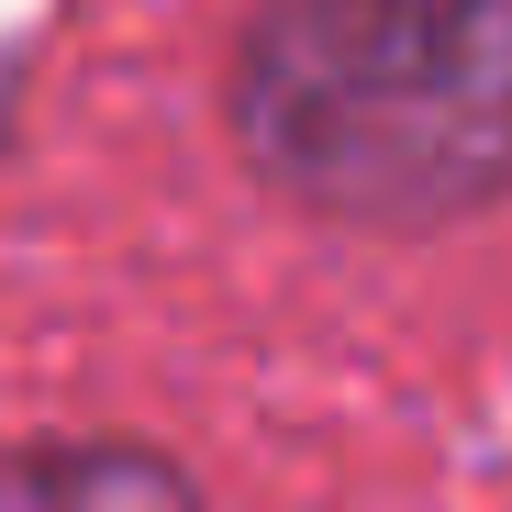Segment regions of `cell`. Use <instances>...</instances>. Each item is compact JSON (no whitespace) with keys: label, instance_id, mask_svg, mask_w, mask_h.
<instances>
[{"label":"cell","instance_id":"obj_1","mask_svg":"<svg viewBox=\"0 0 512 512\" xmlns=\"http://www.w3.org/2000/svg\"><path fill=\"white\" fill-rule=\"evenodd\" d=\"M234 134L346 223H435L512 179V0H268Z\"/></svg>","mask_w":512,"mask_h":512},{"label":"cell","instance_id":"obj_2","mask_svg":"<svg viewBox=\"0 0 512 512\" xmlns=\"http://www.w3.org/2000/svg\"><path fill=\"white\" fill-rule=\"evenodd\" d=\"M0 512H201L156 446H23L0 457Z\"/></svg>","mask_w":512,"mask_h":512}]
</instances>
